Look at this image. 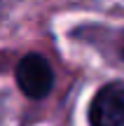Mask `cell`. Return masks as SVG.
<instances>
[{
	"label": "cell",
	"mask_w": 124,
	"mask_h": 126,
	"mask_svg": "<svg viewBox=\"0 0 124 126\" xmlns=\"http://www.w3.org/2000/svg\"><path fill=\"white\" fill-rule=\"evenodd\" d=\"M122 56H124V42H122Z\"/></svg>",
	"instance_id": "cell-3"
},
{
	"label": "cell",
	"mask_w": 124,
	"mask_h": 126,
	"mask_svg": "<svg viewBox=\"0 0 124 126\" xmlns=\"http://www.w3.org/2000/svg\"><path fill=\"white\" fill-rule=\"evenodd\" d=\"M91 126H124V82H110L89 105Z\"/></svg>",
	"instance_id": "cell-2"
},
{
	"label": "cell",
	"mask_w": 124,
	"mask_h": 126,
	"mask_svg": "<svg viewBox=\"0 0 124 126\" xmlns=\"http://www.w3.org/2000/svg\"><path fill=\"white\" fill-rule=\"evenodd\" d=\"M14 77L23 96L31 100H42L49 96L54 86V70L52 63L42 54H26L14 68Z\"/></svg>",
	"instance_id": "cell-1"
}]
</instances>
